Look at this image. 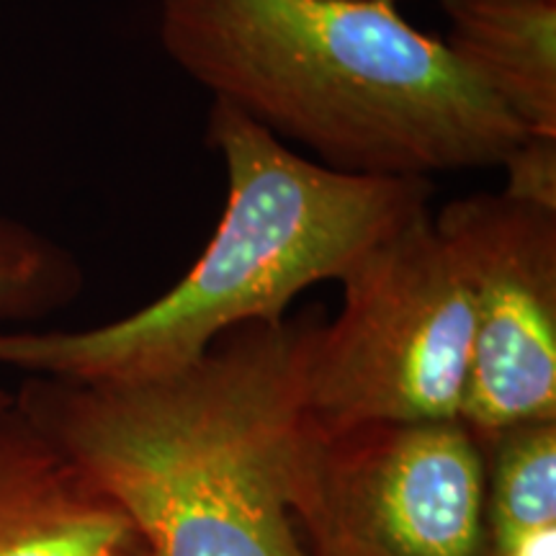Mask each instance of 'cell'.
<instances>
[{
    "instance_id": "9a60e30c",
    "label": "cell",
    "mask_w": 556,
    "mask_h": 556,
    "mask_svg": "<svg viewBox=\"0 0 556 556\" xmlns=\"http://www.w3.org/2000/svg\"><path fill=\"white\" fill-rule=\"evenodd\" d=\"M5 394H9V389H0V400H3Z\"/></svg>"
},
{
    "instance_id": "3957f363",
    "label": "cell",
    "mask_w": 556,
    "mask_h": 556,
    "mask_svg": "<svg viewBox=\"0 0 556 556\" xmlns=\"http://www.w3.org/2000/svg\"><path fill=\"white\" fill-rule=\"evenodd\" d=\"M206 142L227 201L184 278L93 328L3 330L0 368L86 384L165 377L242 325L283 319L302 291L340 281L374 242L430 212L433 180L332 170L225 101L208 109Z\"/></svg>"
},
{
    "instance_id": "9c48e42d",
    "label": "cell",
    "mask_w": 556,
    "mask_h": 556,
    "mask_svg": "<svg viewBox=\"0 0 556 556\" xmlns=\"http://www.w3.org/2000/svg\"><path fill=\"white\" fill-rule=\"evenodd\" d=\"M482 446L492 548L556 526V420L518 422Z\"/></svg>"
},
{
    "instance_id": "5b68a950",
    "label": "cell",
    "mask_w": 556,
    "mask_h": 556,
    "mask_svg": "<svg viewBox=\"0 0 556 556\" xmlns=\"http://www.w3.org/2000/svg\"><path fill=\"white\" fill-rule=\"evenodd\" d=\"M294 518L387 556H490L484 446L462 417L338 433L304 420Z\"/></svg>"
},
{
    "instance_id": "8992f818",
    "label": "cell",
    "mask_w": 556,
    "mask_h": 556,
    "mask_svg": "<svg viewBox=\"0 0 556 556\" xmlns=\"http://www.w3.org/2000/svg\"><path fill=\"white\" fill-rule=\"evenodd\" d=\"M433 227L471 304L462 420L479 441L556 420V208L482 191L448 201Z\"/></svg>"
},
{
    "instance_id": "30bf717a",
    "label": "cell",
    "mask_w": 556,
    "mask_h": 556,
    "mask_svg": "<svg viewBox=\"0 0 556 556\" xmlns=\"http://www.w3.org/2000/svg\"><path fill=\"white\" fill-rule=\"evenodd\" d=\"M83 268L65 245L0 217V323L31 325L75 302Z\"/></svg>"
},
{
    "instance_id": "7c38bea8",
    "label": "cell",
    "mask_w": 556,
    "mask_h": 556,
    "mask_svg": "<svg viewBox=\"0 0 556 556\" xmlns=\"http://www.w3.org/2000/svg\"><path fill=\"white\" fill-rule=\"evenodd\" d=\"M307 536L309 552L307 556H387L381 554L379 548L364 544V541L348 536V533L338 531V528L330 526H299Z\"/></svg>"
},
{
    "instance_id": "277c9868",
    "label": "cell",
    "mask_w": 556,
    "mask_h": 556,
    "mask_svg": "<svg viewBox=\"0 0 556 556\" xmlns=\"http://www.w3.org/2000/svg\"><path fill=\"white\" fill-rule=\"evenodd\" d=\"M332 323L315 319L302 371L317 433L462 417L471 368L467 287L426 212L374 242L340 278Z\"/></svg>"
},
{
    "instance_id": "8fae6325",
    "label": "cell",
    "mask_w": 556,
    "mask_h": 556,
    "mask_svg": "<svg viewBox=\"0 0 556 556\" xmlns=\"http://www.w3.org/2000/svg\"><path fill=\"white\" fill-rule=\"evenodd\" d=\"M500 168L505 173V197L556 208V137L523 135Z\"/></svg>"
},
{
    "instance_id": "5bb4252c",
    "label": "cell",
    "mask_w": 556,
    "mask_h": 556,
    "mask_svg": "<svg viewBox=\"0 0 556 556\" xmlns=\"http://www.w3.org/2000/svg\"><path fill=\"white\" fill-rule=\"evenodd\" d=\"M356 3H389V5H402V3H409V0H356Z\"/></svg>"
},
{
    "instance_id": "52a82bcc",
    "label": "cell",
    "mask_w": 556,
    "mask_h": 556,
    "mask_svg": "<svg viewBox=\"0 0 556 556\" xmlns=\"http://www.w3.org/2000/svg\"><path fill=\"white\" fill-rule=\"evenodd\" d=\"M119 505L41 430L0 400V556H142Z\"/></svg>"
},
{
    "instance_id": "7a4b0ae2",
    "label": "cell",
    "mask_w": 556,
    "mask_h": 556,
    "mask_svg": "<svg viewBox=\"0 0 556 556\" xmlns=\"http://www.w3.org/2000/svg\"><path fill=\"white\" fill-rule=\"evenodd\" d=\"M176 67L289 148L379 178L500 168L526 135L435 34L356 0H160Z\"/></svg>"
},
{
    "instance_id": "6da1fadb",
    "label": "cell",
    "mask_w": 556,
    "mask_h": 556,
    "mask_svg": "<svg viewBox=\"0 0 556 556\" xmlns=\"http://www.w3.org/2000/svg\"><path fill=\"white\" fill-rule=\"evenodd\" d=\"M312 325H242L165 377H29L13 397L122 507L152 556H307L294 482Z\"/></svg>"
},
{
    "instance_id": "ba28073f",
    "label": "cell",
    "mask_w": 556,
    "mask_h": 556,
    "mask_svg": "<svg viewBox=\"0 0 556 556\" xmlns=\"http://www.w3.org/2000/svg\"><path fill=\"white\" fill-rule=\"evenodd\" d=\"M443 41L526 135L556 137V0H438Z\"/></svg>"
},
{
    "instance_id": "2e32d148",
    "label": "cell",
    "mask_w": 556,
    "mask_h": 556,
    "mask_svg": "<svg viewBox=\"0 0 556 556\" xmlns=\"http://www.w3.org/2000/svg\"><path fill=\"white\" fill-rule=\"evenodd\" d=\"M142 556H152V554H150V552H144V554H142Z\"/></svg>"
},
{
    "instance_id": "4fadbf2b",
    "label": "cell",
    "mask_w": 556,
    "mask_h": 556,
    "mask_svg": "<svg viewBox=\"0 0 556 556\" xmlns=\"http://www.w3.org/2000/svg\"><path fill=\"white\" fill-rule=\"evenodd\" d=\"M490 556H556V526L539 528L492 548Z\"/></svg>"
}]
</instances>
